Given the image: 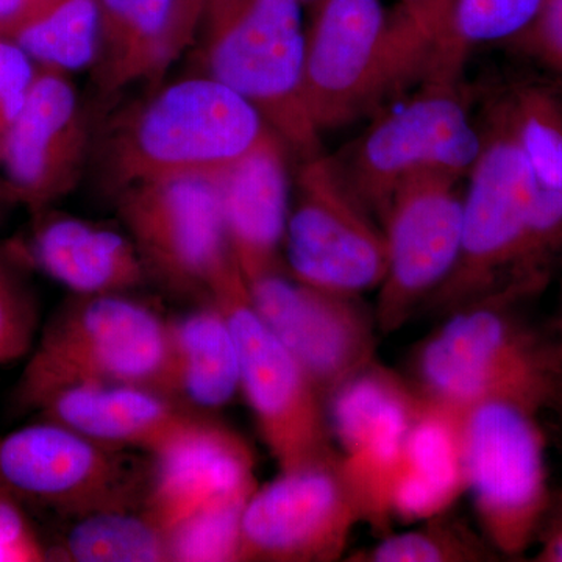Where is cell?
Wrapping results in <instances>:
<instances>
[{"mask_svg": "<svg viewBox=\"0 0 562 562\" xmlns=\"http://www.w3.org/2000/svg\"><path fill=\"white\" fill-rule=\"evenodd\" d=\"M509 44L553 72L562 74V0H543L535 21Z\"/></svg>", "mask_w": 562, "mask_h": 562, "instance_id": "obj_34", "label": "cell"}, {"mask_svg": "<svg viewBox=\"0 0 562 562\" xmlns=\"http://www.w3.org/2000/svg\"><path fill=\"white\" fill-rule=\"evenodd\" d=\"M11 199L9 195V191H7L5 183L3 181H0V216H2L3 210L7 209V206L11 205Z\"/></svg>", "mask_w": 562, "mask_h": 562, "instance_id": "obj_38", "label": "cell"}, {"mask_svg": "<svg viewBox=\"0 0 562 562\" xmlns=\"http://www.w3.org/2000/svg\"><path fill=\"white\" fill-rule=\"evenodd\" d=\"M462 179L422 171L391 195L380 221L386 271L373 313L379 331L402 328L453 272L462 239Z\"/></svg>", "mask_w": 562, "mask_h": 562, "instance_id": "obj_14", "label": "cell"}, {"mask_svg": "<svg viewBox=\"0 0 562 562\" xmlns=\"http://www.w3.org/2000/svg\"><path fill=\"white\" fill-rule=\"evenodd\" d=\"M286 144L276 132L220 176L228 244L246 281L281 268L290 217Z\"/></svg>", "mask_w": 562, "mask_h": 562, "instance_id": "obj_20", "label": "cell"}, {"mask_svg": "<svg viewBox=\"0 0 562 562\" xmlns=\"http://www.w3.org/2000/svg\"><path fill=\"white\" fill-rule=\"evenodd\" d=\"M99 10L92 70L102 94L157 81L198 35L183 0H99Z\"/></svg>", "mask_w": 562, "mask_h": 562, "instance_id": "obj_22", "label": "cell"}, {"mask_svg": "<svg viewBox=\"0 0 562 562\" xmlns=\"http://www.w3.org/2000/svg\"><path fill=\"white\" fill-rule=\"evenodd\" d=\"M502 95L538 190L562 195L561 85L550 80H522Z\"/></svg>", "mask_w": 562, "mask_h": 562, "instance_id": "obj_27", "label": "cell"}, {"mask_svg": "<svg viewBox=\"0 0 562 562\" xmlns=\"http://www.w3.org/2000/svg\"><path fill=\"white\" fill-rule=\"evenodd\" d=\"M117 214L150 279L173 294L209 301L233 260L220 177L180 176L117 192Z\"/></svg>", "mask_w": 562, "mask_h": 562, "instance_id": "obj_12", "label": "cell"}, {"mask_svg": "<svg viewBox=\"0 0 562 562\" xmlns=\"http://www.w3.org/2000/svg\"><path fill=\"white\" fill-rule=\"evenodd\" d=\"M461 425V412L425 398L403 442L390 492L391 517L424 522L447 513L464 494Z\"/></svg>", "mask_w": 562, "mask_h": 562, "instance_id": "obj_23", "label": "cell"}, {"mask_svg": "<svg viewBox=\"0 0 562 562\" xmlns=\"http://www.w3.org/2000/svg\"><path fill=\"white\" fill-rule=\"evenodd\" d=\"M299 2H301L302 5H314V3L317 2V0H299Z\"/></svg>", "mask_w": 562, "mask_h": 562, "instance_id": "obj_40", "label": "cell"}, {"mask_svg": "<svg viewBox=\"0 0 562 562\" xmlns=\"http://www.w3.org/2000/svg\"><path fill=\"white\" fill-rule=\"evenodd\" d=\"M424 403L412 380L376 361L333 392L328 424L347 469L362 486L380 490L390 483Z\"/></svg>", "mask_w": 562, "mask_h": 562, "instance_id": "obj_18", "label": "cell"}, {"mask_svg": "<svg viewBox=\"0 0 562 562\" xmlns=\"http://www.w3.org/2000/svg\"><path fill=\"white\" fill-rule=\"evenodd\" d=\"M211 0H183L184 9H187L188 16L195 25L201 24L203 13H205L206 7Z\"/></svg>", "mask_w": 562, "mask_h": 562, "instance_id": "obj_37", "label": "cell"}, {"mask_svg": "<svg viewBox=\"0 0 562 562\" xmlns=\"http://www.w3.org/2000/svg\"><path fill=\"white\" fill-rule=\"evenodd\" d=\"M465 179L460 257L427 303L446 316L490 299L517 301L535 292L527 255L538 183L503 95L484 120L482 149Z\"/></svg>", "mask_w": 562, "mask_h": 562, "instance_id": "obj_5", "label": "cell"}, {"mask_svg": "<svg viewBox=\"0 0 562 562\" xmlns=\"http://www.w3.org/2000/svg\"><path fill=\"white\" fill-rule=\"evenodd\" d=\"M36 417L57 422L116 450L154 454L195 416L165 392L139 384H80L55 392Z\"/></svg>", "mask_w": 562, "mask_h": 562, "instance_id": "obj_21", "label": "cell"}, {"mask_svg": "<svg viewBox=\"0 0 562 562\" xmlns=\"http://www.w3.org/2000/svg\"><path fill=\"white\" fill-rule=\"evenodd\" d=\"M99 35V0H49L11 40L41 68L69 74L92 68Z\"/></svg>", "mask_w": 562, "mask_h": 562, "instance_id": "obj_26", "label": "cell"}, {"mask_svg": "<svg viewBox=\"0 0 562 562\" xmlns=\"http://www.w3.org/2000/svg\"><path fill=\"white\" fill-rule=\"evenodd\" d=\"M560 336H561V344H562V299H561V316H560ZM558 409H560V412L562 413V398H561V402H560V406H558Z\"/></svg>", "mask_w": 562, "mask_h": 562, "instance_id": "obj_39", "label": "cell"}, {"mask_svg": "<svg viewBox=\"0 0 562 562\" xmlns=\"http://www.w3.org/2000/svg\"><path fill=\"white\" fill-rule=\"evenodd\" d=\"M435 40L383 0H317L305 29L303 95L314 127H342L414 81L427 80Z\"/></svg>", "mask_w": 562, "mask_h": 562, "instance_id": "obj_1", "label": "cell"}, {"mask_svg": "<svg viewBox=\"0 0 562 562\" xmlns=\"http://www.w3.org/2000/svg\"><path fill=\"white\" fill-rule=\"evenodd\" d=\"M535 542L539 547L535 561L562 562V491L552 494Z\"/></svg>", "mask_w": 562, "mask_h": 562, "instance_id": "obj_35", "label": "cell"}, {"mask_svg": "<svg viewBox=\"0 0 562 562\" xmlns=\"http://www.w3.org/2000/svg\"><path fill=\"white\" fill-rule=\"evenodd\" d=\"M255 312L291 351L324 397L375 360V316L357 295L321 290L283 268L246 281Z\"/></svg>", "mask_w": 562, "mask_h": 562, "instance_id": "obj_15", "label": "cell"}, {"mask_svg": "<svg viewBox=\"0 0 562 562\" xmlns=\"http://www.w3.org/2000/svg\"><path fill=\"white\" fill-rule=\"evenodd\" d=\"M49 561L47 542L31 512L0 486V562Z\"/></svg>", "mask_w": 562, "mask_h": 562, "instance_id": "obj_33", "label": "cell"}, {"mask_svg": "<svg viewBox=\"0 0 562 562\" xmlns=\"http://www.w3.org/2000/svg\"><path fill=\"white\" fill-rule=\"evenodd\" d=\"M32 217L27 236L7 244L32 271L58 281L70 294H121L150 279L127 233L50 209Z\"/></svg>", "mask_w": 562, "mask_h": 562, "instance_id": "obj_19", "label": "cell"}, {"mask_svg": "<svg viewBox=\"0 0 562 562\" xmlns=\"http://www.w3.org/2000/svg\"><path fill=\"white\" fill-rule=\"evenodd\" d=\"M9 244L0 246V366L29 357L40 330V302L29 273Z\"/></svg>", "mask_w": 562, "mask_h": 562, "instance_id": "obj_31", "label": "cell"}, {"mask_svg": "<svg viewBox=\"0 0 562 562\" xmlns=\"http://www.w3.org/2000/svg\"><path fill=\"white\" fill-rule=\"evenodd\" d=\"M512 305L490 299L447 314L414 350L409 380L416 390L457 412L494 401L558 408L562 344L525 324Z\"/></svg>", "mask_w": 562, "mask_h": 562, "instance_id": "obj_3", "label": "cell"}, {"mask_svg": "<svg viewBox=\"0 0 562 562\" xmlns=\"http://www.w3.org/2000/svg\"><path fill=\"white\" fill-rule=\"evenodd\" d=\"M172 395L195 413L224 408L241 392L238 346L213 299L169 319Z\"/></svg>", "mask_w": 562, "mask_h": 562, "instance_id": "obj_24", "label": "cell"}, {"mask_svg": "<svg viewBox=\"0 0 562 562\" xmlns=\"http://www.w3.org/2000/svg\"><path fill=\"white\" fill-rule=\"evenodd\" d=\"M480 149L482 127L472 120L460 81L425 80L409 101L373 121L338 162L380 222L403 180L422 171L465 179Z\"/></svg>", "mask_w": 562, "mask_h": 562, "instance_id": "obj_10", "label": "cell"}, {"mask_svg": "<svg viewBox=\"0 0 562 562\" xmlns=\"http://www.w3.org/2000/svg\"><path fill=\"white\" fill-rule=\"evenodd\" d=\"M272 132L238 92L192 77L162 87L117 122L103 171L116 194L171 177H220Z\"/></svg>", "mask_w": 562, "mask_h": 562, "instance_id": "obj_2", "label": "cell"}, {"mask_svg": "<svg viewBox=\"0 0 562 562\" xmlns=\"http://www.w3.org/2000/svg\"><path fill=\"white\" fill-rule=\"evenodd\" d=\"M102 383L139 384L173 397L169 319L131 292L70 294L36 339L13 406L36 412L55 392Z\"/></svg>", "mask_w": 562, "mask_h": 562, "instance_id": "obj_4", "label": "cell"}, {"mask_svg": "<svg viewBox=\"0 0 562 562\" xmlns=\"http://www.w3.org/2000/svg\"><path fill=\"white\" fill-rule=\"evenodd\" d=\"M541 412L516 401L461 412L465 492L484 539L501 557H522L530 549L552 501Z\"/></svg>", "mask_w": 562, "mask_h": 562, "instance_id": "obj_7", "label": "cell"}, {"mask_svg": "<svg viewBox=\"0 0 562 562\" xmlns=\"http://www.w3.org/2000/svg\"><path fill=\"white\" fill-rule=\"evenodd\" d=\"M543 0H453L449 35L427 80L460 81L472 49L512 43L538 16Z\"/></svg>", "mask_w": 562, "mask_h": 562, "instance_id": "obj_28", "label": "cell"}, {"mask_svg": "<svg viewBox=\"0 0 562 562\" xmlns=\"http://www.w3.org/2000/svg\"><path fill=\"white\" fill-rule=\"evenodd\" d=\"M368 508L341 454L280 471L244 508L238 562L341 560Z\"/></svg>", "mask_w": 562, "mask_h": 562, "instance_id": "obj_13", "label": "cell"}, {"mask_svg": "<svg viewBox=\"0 0 562 562\" xmlns=\"http://www.w3.org/2000/svg\"><path fill=\"white\" fill-rule=\"evenodd\" d=\"M88 146L90 125L68 74L38 66L0 155L11 202L31 214L49 210L76 188Z\"/></svg>", "mask_w": 562, "mask_h": 562, "instance_id": "obj_16", "label": "cell"}, {"mask_svg": "<svg viewBox=\"0 0 562 562\" xmlns=\"http://www.w3.org/2000/svg\"><path fill=\"white\" fill-rule=\"evenodd\" d=\"M205 76L238 92L302 160L321 154L303 95L305 24L299 0H211L203 13Z\"/></svg>", "mask_w": 562, "mask_h": 562, "instance_id": "obj_6", "label": "cell"}, {"mask_svg": "<svg viewBox=\"0 0 562 562\" xmlns=\"http://www.w3.org/2000/svg\"><path fill=\"white\" fill-rule=\"evenodd\" d=\"M150 458L143 508L166 531L211 503L250 497L258 487L249 442L205 414L195 416Z\"/></svg>", "mask_w": 562, "mask_h": 562, "instance_id": "obj_17", "label": "cell"}, {"mask_svg": "<svg viewBox=\"0 0 562 562\" xmlns=\"http://www.w3.org/2000/svg\"><path fill=\"white\" fill-rule=\"evenodd\" d=\"M250 497L211 503L169 528V562H238L243 514Z\"/></svg>", "mask_w": 562, "mask_h": 562, "instance_id": "obj_30", "label": "cell"}, {"mask_svg": "<svg viewBox=\"0 0 562 562\" xmlns=\"http://www.w3.org/2000/svg\"><path fill=\"white\" fill-rule=\"evenodd\" d=\"M47 552L54 562H169L168 531L144 508L105 509L63 520Z\"/></svg>", "mask_w": 562, "mask_h": 562, "instance_id": "obj_25", "label": "cell"}, {"mask_svg": "<svg viewBox=\"0 0 562 562\" xmlns=\"http://www.w3.org/2000/svg\"><path fill=\"white\" fill-rule=\"evenodd\" d=\"M283 249L286 271L321 290L358 295L379 290L386 271L382 224L324 154L302 160Z\"/></svg>", "mask_w": 562, "mask_h": 562, "instance_id": "obj_11", "label": "cell"}, {"mask_svg": "<svg viewBox=\"0 0 562 562\" xmlns=\"http://www.w3.org/2000/svg\"><path fill=\"white\" fill-rule=\"evenodd\" d=\"M46 2L49 0H0V38H13Z\"/></svg>", "mask_w": 562, "mask_h": 562, "instance_id": "obj_36", "label": "cell"}, {"mask_svg": "<svg viewBox=\"0 0 562 562\" xmlns=\"http://www.w3.org/2000/svg\"><path fill=\"white\" fill-rule=\"evenodd\" d=\"M35 61L14 43L0 38V155L36 76Z\"/></svg>", "mask_w": 562, "mask_h": 562, "instance_id": "obj_32", "label": "cell"}, {"mask_svg": "<svg viewBox=\"0 0 562 562\" xmlns=\"http://www.w3.org/2000/svg\"><path fill=\"white\" fill-rule=\"evenodd\" d=\"M501 557L484 536L446 517V513L424 520L412 531L390 535L372 549L353 554L360 562H480Z\"/></svg>", "mask_w": 562, "mask_h": 562, "instance_id": "obj_29", "label": "cell"}, {"mask_svg": "<svg viewBox=\"0 0 562 562\" xmlns=\"http://www.w3.org/2000/svg\"><path fill=\"white\" fill-rule=\"evenodd\" d=\"M150 473V454L110 449L40 417L0 436V486L29 512L61 520L143 508Z\"/></svg>", "mask_w": 562, "mask_h": 562, "instance_id": "obj_8", "label": "cell"}, {"mask_svg": "<svg viewBox=\"0 0 562 562\" xmlns=\"http://www.w3.org/2000/svg\"><path fill=\"white\" fill-rule=\"evenodd\" d=\"M239 355L241 392L280 471L335 453L324 397L251 305L235 257L214 281Z\"/></svg>", "mask_w": 562, "mask_h": 562, "instance_id": "obj_9", "label": "cell"}]
</instances>
